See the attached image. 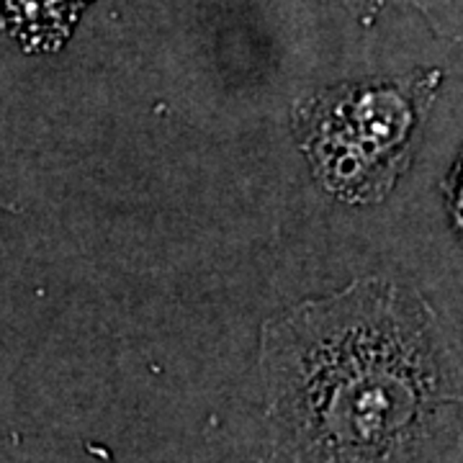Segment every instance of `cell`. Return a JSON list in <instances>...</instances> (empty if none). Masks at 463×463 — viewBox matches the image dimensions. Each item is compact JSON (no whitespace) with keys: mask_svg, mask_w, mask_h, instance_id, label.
Segmentation results:
<instances>
[{"mask_svg":"<svg viewBox=\"0 0 463 463\" xmlns=\"http://www.w3.org/2000/svg\"><path fill=\"white\" fill-rule=\"evenodd\" d=\"M435 32L446 39H463V0H412Z\"/></svg>","mask_w":463,"mask_h":463,"instance_id":"obj_4","label":"cell"},{"mask_svg":"<svg viewBox=\"0 0 463 463\" xmlns=\"http://www.w3.org/2000/svg\"><path fill=\"white\" fill-rule=\"evenodd\" d=\"M443 194H446L448 203V214H450V222L458 232L463 242V147L456 157V163L450 167V175L443 183Z\"/></svg>","mask_w":463,"mask_h":463,"instance_id":"obj_5","label":"cell"},{"mask_svg":"<svg viewBox=\"0 0 463 463\" xmlns=\"http://www.w3.org/2000/svg\"><path fill=\"white\" fill-rule=\"evenodd\" d=\"M343 5H345L350 14H355L358 18H373L381 11V5H383V0H340Z\"/></svg>","mask_w":463,"mask_h":463,"instance_id":"obj_6","label":"cell"},{"mask_svg":"<svg viewBox=\"0 0 463 463\" xmlns=\"http://www.w3.org/2000/svg\"><path fill=\"white\" fill-rule=\"evenodd\" d=\"M438 70L327 85L297 100L294 134L315 181L335 199L379 203L410 167L440 88Z\"/></svg>","mask_w":463,"mask_h":463,"instance_id":"obj_2","label":"cell"},{"mask_svg":"<svg viewBox=\"0 0 463 463\" xmlns=\"http://www.w3.org/2000/svg\"><path fill=\"white\" fill-rule=\"evenodd\" d=\"M283 463H443L463 438V358L430 304L386 279L307 298L260 332Z\"/></svg>","mask_w":463,"mask_h":463,"instance_id":"obj_1","label":"cell"},{"mask_svg":"<svg viewBox=\"0 0 463 463\" xmlns=\"http://www.w3.org/2000/svg\"><path fill=\"white\" fill-rule=\"evenodd\" d=\"M90 0H0V26L26 52H54L70 39Z\"/></svg>","mask_w":463,"mask_h":463,"instance_id":"obj_3","label":"cell"}]
</instances>
